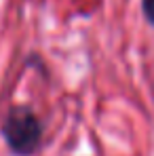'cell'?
I'll list each match as a JSON object with an SVG mask.
<instances>
[{"label":"cell","mask_w":154,"mask_h":156,"mask_svg":"<svg viewBox=\"0 0 154 156\" xmlns=\"http://www.w3.org/2000/svg\"><path fill=\"white\" fill-rule=\"evenodd\" d=\"M141 11H144L146 19L154 26V0H141Z\"/></svg>","instance_id":"cell-2"},{"label":"cell","mask_w":154,"mask_h":156,"mask_svg":"<svg viewBox=\"0 0 154 156\" xmlns=\"http://www.w3.org/2000/svg\"><path fill=\"white\" fill-rule=\"evenodd\" d=\"M2 135H4L9 148L15 154L30 156L40 146L42 127H40V120L36 118V114L30 108L17 105L6 114V118L2 122Z\"/></svg>","instance_id":"cell-1"}]
</instances>
